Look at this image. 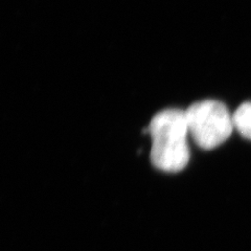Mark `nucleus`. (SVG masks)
<instances>
[{"instance_id":"obj_3","label":"nucleus","mask_w":251,"mask_h":251,"mask_svg":"<svg viewBox=\"0 0 251 251\" xmlns=\"http://www.w3.org/2000/svg\"><path fill=\"white\" fill-rule=\"evenodd\" d=\"M234 129L240 134L251 140V103L242 104L232 114Z\"/></svg>"},{"instance_id":"obj_2","label":"nucleus","mask_w":251,"mask_h":251,"mask_svg":"<svg viewBox=\"0 0 251 251\" xmlns=\"http://www.w3.org/2000/svg\"><path fill=\"white\" fill-rule=\"evenodd\" d=\"M188 133L200 148L211 150L230 137L233 117L227 107L215 100L197 101L185 110Z\"/></svg>"},{"instance_id":"obj_1","label":"nucleus","mask_w":251,"mask_h":251,"mask_svg":"<svg viewBox=\"0 0 251 251\" xmlns=\"http://www.w3.org/2000/svg\"><path fill=\"white\" fill-rule=\"evenodd\" d=\"M147 132L152 138L151 161L164 172L178 173L190 161L185 110L166 109L151 120Z\"/></svg>"}]
</instances>
